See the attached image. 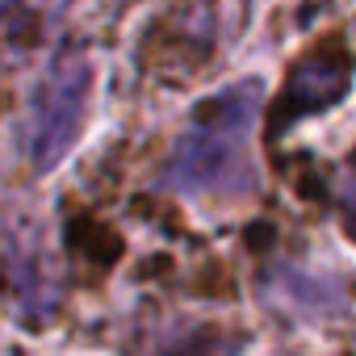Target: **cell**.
<instances>
[{
    "label": "cell",
    "instance_id": "obj_1",
    "mask_svg": "<svg viewBox=\"0 0 356 356\" xmlns=\"http://www.w3.org/2000/svg\"><path fill=\"white\" fill-rule=\"evenodd\" d=\"M256 109H260V84L252 80L206 97L172 147L163 185L181 193H248L256 185V163H252Z\"/></svg>",
    "mask_w": 356,
    "mask_h": 356
},
{
    "label": "cell",
    "instance_id": "obj_2",
    "mask_svg": "<svg viewBox=\"0 0 356 356\" xmlns=\"http://www.w3.org/2000/svg\"><path fill=\"white\" fill-rule=\"evenodd\" d=\"M84 101H88V67L80 59L55 63L38 84L26 118V151L34 172H47L67 155V147L84 126Z\"/></svg>",
    "mask_w": 356,
    "mask_h": 356
},
{
    "label": "cell",
    "instance_id": "obj_3",
    "mask_svg": "<svg viewBox=\"0 0 356 356\" xmlns=\"http://www.w3.org/2000/svg\"><path fill=\"white\" fill-rule=\"evenodd\" d=\"M352 84V59L339 51V47H318L310 51L306 59H298V67L289 72L285 88H281V101L273 109V126L281 130L285 122H298L306 113H318V109H331Z\"/></svg>",
    "mask_w": 356,
    "mask_h": 356
},
{
    "label": "cell",
    "instance_id": "obj_4",
    "mask_svg": "<svg viewBox=\"0 0 356 356\" xmlns=\"http://www.w3.org/2000/svg\"><path fill=\"white\" fill-rule=\"evenodd\" d=\"M339 218H343L348 239L356 243V159L343 168V181H339Z\"/></svg>",
    "mask_w": 356,
    "mask_h": 356
}]
</instances>
